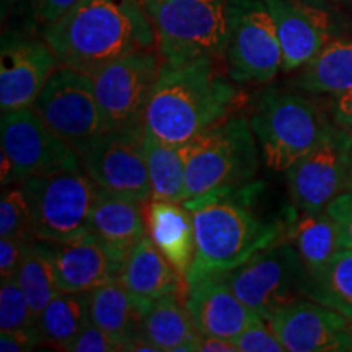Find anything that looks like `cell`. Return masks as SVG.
I'll list each match as a JSON object with an SVG mask.
<instances>
[{
  "instance_id": "cell-1",
  "label": "cell",
  "mask_w": 352,
  "mask_h": 352,
  "mask_svg": "<svg viewBox=\"0 0 352 352\" xmlns=\"http://www.w3.org/2000/svg\"><path fill=\"white\" fill-rule=\"evenodd\" d=\"M60 67L95 74L113 60L157 43L155 28L138 0H82L39 33Z\"/></svg>"
},
{
  "instance_id": "cell-29",
  "label": "cell",
  "mask_w": 352,
  "mask_h": 352,
  "mask_svg": "<svg viewBox=\"0 0 352 352\" xmlns=\"http://www.w3.org/2000/svg\"><path fill=\"white\" fill-rule=\"evenodd\" d=\"M90 321V292H57L39 314L36 324L44 342L64 351Z\"/></svg>"
},
{
  "instance_id": "cell-20",
  "label": "cell",
  "mask_w": 352,
  "mask_h": 352,
  "mask_svg": "<svg viewBox=\"0 0 352 352\" xmlns=\"http://www.w3.org/2000/svg\"><path fill=\"white\" fill-rule=\"evenodd\" d=\"M144 204L142 201L101 189L91 210L90 233L122 263L147 235Z\"/></svg>"
},
{
  "instance_id": "cell-15",
  "label": "cell",
  "mask_w": 352,
  "mask_h": 352,
  "mask_svg": "<svg viewBox=\"0 0 352 352\" xmlns=\"http://www.w3.org/2000/svg\"><path fill=\"white\" fill-rule=\"evenodd\" d=\"M59 60L44 39L7 33L0 51V111L30 108L41 94Z\"/></svg>"
},
{
  "instance_id": "cell-6",
  "label": "cell",
  "mask_w": 352,
  "mask_h": 352,
  "mask_svg": "<svg viewBox=\"0 0 352 352\" xmlns=\"http://www.w3.org/2000/svg\"><path fill=\"white\" fill-rule=\"evenodd\" d=\"M250 124L264 165L272 171H285L320 144L333 122L311 100L266 90Z\"/></svg>"
},
{
  "instance_id": "cell-4",
  "label": "cell",
  "mask_w": 352,
  "mask_h": 352,
  "mask_svg": "<svg viewBox=\"0 0 352 352\" xmlns=\"http://www.w3.org/2000/svg\"><path fill=\"white\" fill-rule=\"evenodd\" d=\"M186 166V208L232 195L253 182L258 140L245 116H227L182 145Z\"/></svg>"
},
{
  "instance_id": "cell-11",
  "label": "cell",
  "mask_w": 352,
  "mask_h": 352,
  "mask_svg": "<svg viewBox=\"0 0 352 352\" xmlns=\"http://www.w3.org/2000/svg\"><path fill=\"white\" fill-rule=\"evenodd\" d=\"M144 135V127L103 131L76 152L83 170L101 189L148 202L152 195Z\"/></svg>"
},
{
  "instance_id": "cell-40",
  "label": "cell",
  "mask_w": 352,
  "mask_h": 352,
  "mask_svg": "<svg viewBox=\"0 0 352 352\" xmlns=\"http://www.w3.org/2000/svg\"><path fill=\"white\" fill-rule=\"evenodd\" d=\"M197 351L202 352H239L235 341L219 336H201Z\"/></svg>"
},
{
  "instance_id": "cell-8",
  "label": "cell",
  "mask_w": 352,
  "mask_h": 352,
  "mask_svg": "<svg viewBox=\"0 0 352 352\" xmlns=\"http://www.w3.org/2000/svg\"><path fill=\"white\" fill-rule=\"evenodd\" d=\"M307 271L297 248L279 241L254 254L235 271L219 276L246 307L270 320L289 302L302 297Z\"/></svg>"
},
{
  "instance_id": "cell-17",
  "label": "cell",
  "mask_w": 352,
  "mask_h": 352,
  "mask_svg": "<svg viewBox=\"0 0 352 352\" xmlns=\"http://www.w3.org/2000/svg\"><path fill=\"white\" fill-rule=\"evenodd\" d=\"M59 292H91L120 280L122 261L116 259L94 233L76 240L47 243Z\"/></svg>"
},
{
  "instance_id": "cell-10",
  "label": "cell",
  "mask_w": 352,
  "mask_h": 352,
  "mask_svg": "<svg viewBox=\"0 0 352 352\" xmlns=\"http://www.w3.org/2000/svg\"><path fill=\"white\" fill-rule=\"evenodd\" d=\"M162 63L151 50L135 51L91 74L104 131L144 127Z\"/></svg>"
},
{
  "instance_id": "cell-19",
  "label": "cell",
  "mask_w": 352,
  "mask_h": 352,
  "mask_svg": "<svg viewBox=\"0 0 352 352\" xmlns=\"http://www.w3.org/2000/svg\"><path fill=\"white\" fill-rule=\"evenodd\" d=\"M186 294L184 305L202 336H219L235 341V338L259 316L233 294L222 277H206L189 285Z\"/></svg>"
},
{
  "instance_id": "cell-39",
  "label": "cell",
  "mask_w": 352,
  "mask_h": 352,
  "mask_svg": "<svg viewBox=\"0 0 352 352\" xmlns=\"http://www.w3.org/2000/svg\"><path fill=\"white\" fill-rule=\"evenodd\" d=\"M333 120L352 138V90L334 96Z\"/></svg>"
},
{
  "instance_id": "cell-42",
  "label": "cell",
  "mask_w": 352,
  "mask_h": 352,
  "mask_svg": "<svg viewBox=\"0 0 352 352\" xmlns=\"http://www.w3.org/2000/svg\"><path fill=\"white\" fill-rule=\"evenodd\" d=\"M347 191H352V152H351V164H349V179H347Z\"/></svg>"
},
{
  "instance_id": "cell-34",
  "label": "cell",
  "mask_w": 352,
  "mask_h": 352,
  "mask_svg": "<svg viewBox=\"0 0 352 352\" xmlns=\"http://www.w3.org/2000/svg\"><path fill=\"white\" fill-rule=\"evenodd\" d=\"M235 344L239 352H284L283 342L272 331L270 321L263 316L254 318L243 329L240 336L235 338Z\"/></svg>"
},
{
  "instance_id": "cell-35",
  "label": "cell",
  "mask_w": 352,
  "mask_h": 352,
  "mask_svg": "<svg viewBox=\"0 0 352 352\" xmlns=\"http://www.w3.org/2000/svg\"><path fill=\"white\" fill-rule=\"evenodd\" d=\"M69 352H118L122 351V344L114 340L111 334L96 327L95 323H88L80 333L64 347Z\"/></svg>"
},
{
  "instance_id": "cell-2",
  "label": "cell",
  "mask_w": 352,
  "mask_h": 352,
  "mask_svg": "<svg viewBox=\"0 0 352 352\" xmlns=\"http://www.w3.org/2000/svg\"><path fill=\"white\" fill-rule=\"evenodd\" d=\"M240 94L212 57L164 63L145 113L144 131L164 142L184 145L239 104Z\"/></svg>"
},
{
  "instance_id": "cell-28",
  "label": "cell",
  "mask_w": 352,
  "mask_h": 352,
  "mask_svg": "<svg viewBox=\"0 0 352 352\" xmlns=\"http://www.w3.org/2000/svg\"><path fill=\"white\" fill-rule=\"evenodd\" d=\"M302 297L340 311L352 321V250L341 248L314 274H307Z\"/></svg>"
},
{
  "instance_id": "cell-26",
  "label": "cell",
  "mask_w": 352,
  "mask_h": 352,
  "mask_svg": "<svg viewBox=\"0 0 352 352\" xmlns=\"http://www.w3.org/2000/svg\"><path fill=\"white\" fill-rule=\"evenodd\" d=\"M287 239L300 254L307 274H314L342 248L340 228L327 210L302 214L289 226Z\"/></svg>"
},
{
  "instance_id": "cell-43",
  "label": "cell",
  "mask_w": 352,
  "mask_h": 352,
  "mask_svg": "<svg viewBox=\"0 0 352 352\" xmlns=\"http://www.w3.org/2000/svg\"><path fill=\"white\" fill-rule=\"evenodd\" d=\"M347 347L352 351V321L349 323V329H347Z\"/></svg>"
},
{
  "instance_id": "cell-9",
  "label": "cell",
  "mask_w": 352,
  "mask_h": 352,
  "mask_svg": "<svg viewBox=\"0 0 352 352\" xmlns=\"http://www.w3.org/2000/svg\"><path fill=\"white\" fill-rule=\"evenodd\" d=\"M228 76L236 83H267L284 65L274 19L264 0H232L226 46Z\"/></svg>"
},
{
  "instance_id": "cell-16",
  "label": "cell",
  "mask_w": 352,
  "mask_h": 352,
  "mask_svg": "<svg viewBox=\"0 0 352 352\" xmlns=\"http://www.w3.org/2000/svg\"><path fill=\"white\" fill-rule=\"evenodd\" d=\"M267 321L287 352L349 351L351 320L307 297L289 302Z\"/></svg>"
},
{
  "instance_id": "cell-31",
  "label": "cell",
  "mask_w": 352,
  "mask_h": 352,
  "mask_svg": "<svg viewBox=\"0 0 352 352\" xmlns=\"http://www.w3.org/2000/svg\"><path fill=\"white\" fill-rule=\"evenodd\" d=\"M82 0H19L12 13L19 21V33H41L47 25L59 20Z\"/></svg>"
},
{
  "instance_id": "cell-36",
  "label": "cell",
  "mask_w": 352,
  "mask_h": 352,
  "mask_svg": "<svg viewBox=\"0 0 352 352\" xmlns=\"http://www.w3.org/2000/svg\"><path fill=\"white\" fill-rule=\"evenodd\" d=\"M32 240L23 236H7L0 239V277H12L16 274Z\"/></svg>"
},
{
  "instance_id": "cell-38",
  "label": "cell",
  "mask_w": 352,
  "mask_h": 352,
  "mask_svg": "<svg viewBox=\"0 0 352 352\" xmlns=\"http://www.w3.org/2000/svg\"><path fill=\"white\" fill-rule=\"evenodd\" d=\"M44 342L38 328L19 329V331H0V351L26 352L33 351Z\"/></svg>"
},
{
  "instance_id": "cell-14",
  "label": "cell",
  "mask_w": 352,
  "mask_h": 352,
  "mask_svg": "<svg viewBox=\"0 0 352 352\" xmlns=\"http://www.w3.org/2000/svg\"><path fill=\"white\" fill-rule=\"evenodd\" d=\"M0 148L13 165L12 184L80 164L72 145L59 138L32 107L2 114Z\"/></svg>"
},
{
  "instance_id": "cell-7",
  "label": "cell",
  "mask_w": 352,
  "mask_h": 352,
  "mask_svg": "<svg viewBox=\"0 0 352 352\" xmlns=\"http://www.w3.org/2000/svg\"><path fill=\"white\" fill-rule=\"evenodd\" d=\"M145 10L155 28L164 63L226 52L232 0H151Z\"/></svg>"
},
{
  "instance_id": "cell-27",
  "label": "cell",
  "mask_w": 352,
  "mask_h": 352,
  "mask_svg": "<svg viewBox=\"0 0 352 352\" xmlns=\"http://www.w3.org/2000/svg\"><path fill=\"white\" fill-rule=\"evenodd\" d=\"M144 152L151 182V201H186V166L182 145L164 142L145 132Z\"/></svg>"
},
{
  "instance_id": "cell-32",
  "label": "cell",
  "mask_w": 352,
  "mask_h": 352,
  "mask_svg": "<svg viewBox=\"0 0 352 352\" xmlns=\"http://www.w3.org/2000/svg\"><path fill=\"white\" fill-rule=\"evenodd\" d=\"M38 328L30 303L15 276L0 280V331Z\"/></svg>"
},
{
  "instance_id": "cell-22",
  "label": "cell",
  "mask_w": 352,
  "mask_h": 352,
  "mask_svg": "<svg viewBox=\"0 0 352 352\" xmlns=\"http://www.w3.org/2000/svg\"><path fill=\"white\" fill-rule=\"evenodd\" d=\"M120 280L132 294L151 302L171 294L179 296V292L188 290L186 279L164 256L148 235L127 254Z\"/></svg>"
},
{
  "instance_id": "cell-21",
  "label": "cell",
  "mask_w": 352,
  "mask_h": 352,
  "mask_svg": "<svg viewBox=\"0 0 352 352\" xmlns=\"http://www.w3.org/2000/svg\"><path fill=\"white\" fill-rule=\"evenodd\" d=\"M147 235L157 248L186 277L196 256L195 214L183 202L151 201L145 209Z\"/></svg>"
},
{
  "instance_id": "cell-25",
  "label": "cell",
  "mask_w": 352,
  "mask_h": 352,
  "mask_svg": "<svg viewBox=\"0 0 352 352\" xmlns=\"http://www.w3.org/2000/svg\"><path fill=\"white\" fill-rule=\"evenodd\" d=\"M292 83L308 94L336 96L352 90V39H331Z\"/></svg>"
},
{
  "instance_id": "cell-18",
  "label": "cell",
  "mask_w": 352,
  "mask_h": 352,
  "mask_svg": "<svg viewBox=\"0 0 352 352\" xmlns=\"http://www.w3.org/2000/svg\"><path fill=\"white\" fill-rule=\"evenodd\" d=\"M283 47V70L302 69L331 41L328 13L302 0H264Z\"/></svg>"
},
{
  "instance_id": "cell-13",
  "label": "cell",
  "mask_w": 352,
  "mask_h": 352,
  "mask_svg": "<svg viewBox=\"0 0 352 352\" xmlns=\"http://www.w3.org/2000/svg\"><path fill=\"white\" fill-rule=\"evenodd\" d=\"M32 108L74 151L104 131L94 78L80 70L59 65Z\"/></svg>"
},
{
  "instance_id": "cell-12",
  "label": "cell",
  "mask_w": 352,
  "mask_h": 352,
  "mask_svg": "<svg viewBox=\"0 0 352 352\" xmlns=\"http://www.w3.org/2000/svg\"><path fill=\"white\" fill-rule=\"evenodd\" d=\"M352 138L333 124L307 155L285 170V182L296 212H324L329 202L347 191Z\"/></svg>"
},
{
  "instance_id": "cell-23",
  "label": "cell",
  "mask_w": 352,
  "mask_h": 352,
  "mask_svg": "<svg viewBox=\"0 0 352 352\" xmlns=\"http://www.w3.org/2000/svg\"><path fill=\"white\" fill-rule=\"evenodd\" d=\"M151 305V300L132 294L121 280H114L90 292V320L124 344L140 336Z\"/></svg>"
},
{
  "instance_id": "cell-24",
  "label": "cell",
  "mask_w": 352,
  "mask_h": 352,
  "mask_svg": "<svg viewBox=\"0 0 352 352\" xmlns=\"http://www.w3.org/2000/svg\"><path fill=\"white\" fill-rule=\"evenodd\" d=\"M140 336L160 352H196L202 334L192 323L186 305L179 302L178 294H171L152 302Z\"/></svg>"
},
{
  "instance_id": "cell-37",
  "label": "cell",
  "mask_w": 352,
  "mask_h": 352,
  "mask_svg": "<svg viewBox=\"0 0 352 352\" xmlns=\"http://www.w3.org/2000/svg\"><path fill=\"white\" fill-rule=\"evenodd\" d=\"M327 212L340 228L342 248L352 250V191H346L329 202Z\"/></svg>"
},
{
  "instance_id": "cell-41",
  "label": "cell",
  "mask_w": 352,
  "mask_h": 352,
  "mask_svg": "<svg viewBox=\"0 0 352 352\" xmlns=\"http://www.w3.org/2000/svg\"><path fill=\"white\" fill-rule=\"evenodd\" d=\"M16 2H19V0H2V16L3 19H6L7 13H12V10L16 6Z\"/></svg>"
},
{
  "instance_id": "cell-30",
  "label": "cell",
  "mask_w": 352,
  "mask_h": 352,
  "mask_svg": "<svg viewBox=\"0 0 352 352\" xmlns=\"http://www.w3.org/2000/svg\"><path fill=\"white\" fill-rule=\"evenodd\" d=\"M15 277L30 303L34 318H38L51 298L59 292L54 266H52L50 252L44 241L34 240L30 245Z\"/></svg>"
},
{
  "instance_id": "cell-33",
  "label": "cell",
  "mask_w": 352,
  "mask_h": 352,
  "mask_svg": "<svg viewBox=\"0 0 352 352\" xmlns=\"http://www.w3.org/2000/svg\"><path fill=\"white\" fill-rule=\"evenodd\" d=\"M7 236H23L34 241L32 232V214L26 201L25 191L19 186L3 188L0 197V239Z\"/></svg>"
},
{
  "instance_id": "cell-5",
  "label": "cell",
  "mask_w": 352,
  "mask_h": 352,
  "mask_svg": "<svg viewBox=\"0 0 352 352\" xmlns=\"http://www.w3.org/2000/svg\"><path fill=\"white\" fill-rule=\"evenodd\" d=\"M20 184L30 206L34 240L59 243L90 233L91 210L101 188L80 164L30 176Z\"/></svg>"
},
{
  "instance_id": "cell-3",
  "label": "cell",
  "mask_w": 352,
  "mask_h": 352,
  "mask_svg": "<svg viewBox=\"0 0 352 352\" xmlns=\"http://www.w3.org/2000/svg\"><path fill=\"white\" fill-rule=\"evenodd\" d=\"M253 184L232 195L188 208L195 214L196 256L189 267L188 287L206 277L235 271L254 254L283 241L289 227L267 222L250 210L248 195Z\"/></svg>"
},
{
  "instance_id": "cell-44",
  "label": "cell",
  "mask_w": 352,
  "mask_h": 352,
  "mask_svg": "<svg viewBox=\"0 0 352 352\" xmlns=\"http://www.w3.org/2000/svg\"><path fill=\"white\" fill-rule=\"evenodd\" d=\"M138 2H140L145 7V3H148V2H151V0H138Z\"/></svg>"
}]
</instances>
